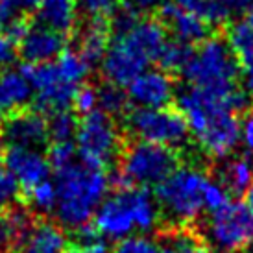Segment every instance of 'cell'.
Wrapping results in <instances>:
<instances>
[{"mask_svg":"<svg viewBox=\"0 0 253 253\" xmlns=\"http://www.w3.org/2000/svg\"><path fill=\"white\" fill-rule=\"evenodd\" d=\"M211 177L198 167H177L161 185L155 187L159 212L170 225H190L205 211L204 192Z\"/></svg>","mask_w":253,"mask_h":253,"instance_id":"5b68a950","label":"cell"},{"mask_svg":"<svg viewBox=\"0 0 253 253\" xmlns=\"http://www.w3.org/2000/svg\"><path fill=\"white\" fill-rule=\"evenodd\" d=\"M222 4L229 9V13L237 11V13L242 15L253 9V0H222Z\"/></svg>","mask_w":253,"mask_h":253,"instance_id":"ab89813d","label":"cell"},{"mask_svg":"<svg viewBox=\"0 0 253 253\" xmlns=\"http://www.w3.org/2000/svg\"><path fill=\"white\" fill-rule=\"evenodd\" d=\"M92 224L96 227L98 235L106 239L119 240V242L127 239L129 233L135 229L133 211L129 205L127 189L117 190L113 196L106 198L94 212Z\"/></svg>","mask_w":253,"mask_h":253,"instance_id":"4fadbf2b","label":"cell"},{"mask_svg":"<svg viewBox=\"0 0 253 253\" xmlns=\"http://www.w3.org/2000/svg\"><path fill=\"white\" fill-rule=\"evenodd\" d=\"M76 144L74 142H52L48 150V161L50 167L56 170H61L76 161Z\"/></svg>","mask_w":253,"mask_h":253,"instance_id":"1f68e13d","label":"cell"},{"mask_svg":"<svg viewBox=\"0 0 253 253\" xmlns=\"http://www.w3.org/2000/svg\"><path fill=\"white\" fill-rule=\"evenodd\" d=\"M67 237L52 222H36L13 253H67Z\"/></svg>","mask_w":253,"mask_h":253,"instance_id":"ac0fdd59","label":"cell"},{"mask_svg":"<svg viewBox=\"0 0 253 253\" xmlns=\"http://www.w3.org/2000/svg\"><path fill=\"white\" fill-rule=\"evenodd\" d=\"M89 65L72 50H65L56 61L42 65H24L21 72L36 94V111L42 117H54L74 106L78 89L82 87Z\"/></svg>","mask_w":253,"mask_h":253,"instance_id":"7a4b0ae2","label":"cell"},{"mask_svg":"<svg viewBox=\"0 0 253 253\" xmlns=\"http://www.w3.org/2000/svg\"><path fill=\"white\" fill-rule=\"evenodd\" d=\"M15 46H17V44H15L6 34L0 32V65H7L13 61L15 54H17V48H15Z\"/></svg>","mask_w":253,"mask_h":253,"instance_id":"74e56055","label":"cell"},{"mask_svg":"<svg viewBox=\"0 0 253 253\" xmlns=\"http://www.w3.org/2000/svg\"><path fill=\"white\" fill-rule=\"evenodd\" d=\"M4 2L15 17H22V19H26V15L36 13L41 6V0H4Z\"/></svg>","mask_w":253,"mask_h":253,"instance_id":"d590c367","label":"cell"},{"mask_svg":"<svg viewBox=\"0 0 253 253\" xmlns=\"http://www.w3.org/2000/svg\"><path fill=\"white\" fill-rule=\"evenodd\" d=\"M78 13L84 15V19H104L111 21L113 15L122 6V0H76Z\"/></svg>","mask_w":253,"mask_h":253,"instance_id":"f546056e","label":"cell"},{"mask_svg":"<svg viewBox=\"0 0 253 253\" xmlns=\"http://www.w3.org/2000/svg\"><path fill=\"white\" fill-rule=\"evenodd\" d=\"M98 106V94H96V87L92 85H82L76 92V98H74V109L80 115H87L96 109Z\"/></svg>","mask_w":253,"mask_h":253,"instance_id":"e575fe53","label":"cell"},{"mask_svg":"<svg viewBox=\"0 0 253 253\" xmlns=\"http://www.w3.org/2000/svg\"><path fill=\"white\" fill-rule=\"evenodd\" d=\"M152 63L150 57L126 36L113 37L106 56L102 59V74L107 84L127 87L135 78L146 71Z\"/></svg>","mask_w":253,"mask_h":253,"instance_id":"9c48e42d","label":"cell"},{"mask_svg":"<svg viewBox=\"0 0 253 253\" xmlns=\"http://www.w3.org/2000/svg\"><path fill=\"white\" fill-rule=\"evenodd\" d=\"M22 198V187L7 170L0 169V214L13 211Z\"/></svg>","mask_w":253,"mask_h":253,"instance_id":"4dcf8cb0","label":"cell"},{"mask_svg":"<svg viewBox=\"0 0 253 253\" xmlns=\"http://www.w3.org/2000/svg\"><path fill=\"white\" fill-rule=\"evenodd\" d=\"M204 204H205V209L209 212L220 211L222 207H225V205L229 204V192L225 190V187L220 181L209 179L204 192Z\"/></svg>","mask_w":253,"mask_h":253,"instance_id":"d6a6232c","label":"cell"},{"mask_svg":"<svg viewBox=\"0 0 253 253\" xmlns=\"http://www.w3.org/2000/svg\"><path fill=\"white\" fill-rule=\"evenodd\" d=\"M179 167L177 150L146 141H127L119 155V167L109 176L115 190L146 189L161 185Z\"/></svg>","mask_w":253,"mask_h":253,"instance_id":"277c9868","label":"cell"},{"mask_svg":"<svg viewBox=\"0 0 253 253\" xmlns=\"http://www.w3.org/2000/svg\"><path fill=\"white\" fill-rule=\"evenodd\" d=\"M15 19H19V17H15L11 13V9L7 7V4L4 0H0V32L2 34H6V30L13 24Z\"/></svg>","mask_w":253,"mask_h":253,"instance_id":"f35d334b","label":"cell"},{"mask_svg":"<svg viewBox=\"0 0 253 253\" xmlns=\"http://www.w3.org/2000/svg\"><path fill=\"white\" fill-rule=\"evenodd\" d=\"M122 148L124 142L111 115L94 109L78 120L76 150L82 163L106 170L109 163L119 159Z\"/></svg>","mask_w":253,"mask_h":253,"instance_id":"8992f818","label":"cell"},{"mask_svg":"<svg viewBox=\"0 0 253 253\" xmlns=\"http://www.w3.org/2000/svg\"><path fill=\"white\" fill-rule=\"evenodd\" d=\"M26 202L32 211L39 214H50L56 211L57 205V190L52 181H42L37 187L26 190Z\"/></svg>","mask_w":253,"mask_h":253,"instance_id":"83f0119b","label":"cell"},{"mask_svg":"<svg viewBox=\"0 0 253 253\" xmlns=\"http://www.w3.org/2000/svg\"><path fill=\"white\" fill-rule=\"evenodd\" d=\"M225 41L244 71L253 67V9L242 13L227 26Z\"/></svg>","mask_w":253,"mask_h":253,"instance_id":"7402d4cb","label":"cell"},{"mask_svg":"<svg viewBox=\"0 0 253 253\" xmlns=\"http://www.w3.org/2000/svg\"><path fill=\"white\" fill-rule=\"evenodd\" d=\"M4 157H6V152H4V141H2V137H0V165L4 163Z\"/></svg>","mask_w":253,"mask_h":253,"instance_id":"f6af8a7d","label":"cell"},{"mask_svg":"<svg viewBox=\"0 0 253 253\" xmlns=\"http://www.w3.org/2000/svg\"><path fill=\"white\" fill-rule=\"evenodd\" d=\"M78 119L69 111L57 113L48 120V135L52 142H72L76 137Z\"/></svg>","mask_w":253,"mask_h":253,"instance_id":"f1b7e54d","label":"cell"},{"mask_svg":"<svg viewBox=\"0 0 253 253\" xmlns=\"http://www.w3.org/2000/svg\"><path fill=\"white\" fill-rule=\"evenodd\" d=\"M127 98L129 104L141 109H161L169 107V104L176 96V87L172 74L154 69L144 71L127 85Z\"/></svg>","mask_w":253,"mask_h":253,"instance_id":"8fae6325","label":"cell"},{"mask_svg":"<svg viewBox=\"0 0 253 253\" xmlns=\"http://www.w3.org/2000/svg\"><path fill=\"white\" fill-rule=\"evenodd\" d=\"M240 141L244 142L248 152H253V111L250 109L240 119Z\"/></svg>","mask_w":253,"mask_h":253,"instance_id":"8d00e7d4","label":"cell"},{"mask_svg":"<svg viewBox=\"0 0 253 253\" xmlns=\"http://www.w3.org/2000/svg\"><path fill=\"white\" fill-rule=\"evenodd\" d=\"M192 52H194V48L189 44L176 41V39H172V41L169 39L163 52L159 54L157 63L161 67V71L169 72V74H177V72L181 74L187 63L190 61V57H192Z\"/></svg>","mask_w":253,"mask_h":253,"instance_id":"484cf974","label":"cell"},{"mask_svg":"<svg viewBox=\"0 0 253 253\" xmlns=\"http://www.w3.org/2000/svg\"><path fill=\"white\" fill-rule=\"evenodd\" d=\"M54 185L57 190V205L54 211L57 224L76 231L91 222L96 209L106 200L109 176L106 170L74 161L57 170Z\"/></svg>","mask_w":253,"mask_h":253,"instance_id":"6da1fadb","label":"cell"},{"mask_svg":"<svg viewBox=\"0 0 253 253\" xmlns=\"http://www.w3.org/2000/svg\"><path fill=\"white\" fill-rule=\"evenodd\" d=\"M155 19L167 28V32L174 36L176 41H181L189 46H200L202 42L212 37V28L209 22L190 11H185L172 0L163 2L157 7Z\"/></svg>","mask_w":253,"mask_h":253,"instance_id":"7c38bea8","label":"cell"},{"mask_svg":"<svg viewBox=\"0 0 253 253\" xmlns=\"http://www.w3.org/2000/svg\"><path fill=\"white\" fill-rule=\"evenodd\" d=\"M0 137L9 148L39 150L48 142V120L37 111H19L0 122Z\"/></svg>","mask_w":253,"mask_h":253,"instance_id":"30bf717a","label":"cell"},{"mask_svg":"<svg viewBox=\"0 0 253 253\" xmlns=\"http://www.w3.org/2000/svg\"><path fill=\"white\" fill-rule=\"evenodd\" d=\"M34 96V89L21 71L0 72V122L15 113L24 111Z\"/></svg>","mask_w":253,"mask_h":253,"instance_id":"e0dca14e","label":"cell"},{"mask_svg":"<svg viewBox=\"0 0 253 253\" xmlns=\"http://www.w3.org/2000/svg\"><path fill=\"white\" fill-rule=\"evenodd\" d=\"M244 87H246L248 94L253 96V67H250V69L244 71Z\"/></svg>","mask_w":253,"mask_h":253,"instance_id":"b9f144b4","label":"cell"},{"mask_svg":"<svg viewBox=\"0 0 253 253\" xmlns=\"http://www.w3.org/2000/svg\"><path fill=\"white\" fill-rule=\"evenodd\" d=\"M34 224L36 222H32V216L21 209L0 214V253L15 250Z\"/></svg>","mask_w":253,"mask_h":253,"instance_id":"603a6c76","label":"cell"},{"mask_svg":"<svg viewBox=\"0 0 253 253\" xmlns=\"http://www.w3.org/2000/svg\"><path fill=\"white\" fill-rule=\"evenodd\" d=\"M67 253H109V250L102 242H94V244H76Z\"/></svg>","mask_w":253,"mask_h":253,"instance_id":"60d3db41","label":"cell"},{"mask_svg":"<svg viewBox=\"0 0 253 253\" xmlns=\"http://www.w3.org/2000/svg\"><path fill=\"white\" fill-rule=\"evenodd\" d=\"M111 21H104V19H87L85 21L84 19L76 34L78 54L89 67L100 63L111 44Z\"/></svg>","mask_w":253,"mask_h":253,"instance_id":"2e32d148","label":"cell"},{"mask_svg":"<svg viewBox=\"0 0 253 253\" xmlns=\"http://www.w3.org/2000/svg\"><path fill=\"white\" fill-rule=\"evenodd\" d=\"M6 170L19 181L24 192L37 187L39 183L48 181L50 167L48 157L41 150L32 148H9L4 157Z\"/></svg>","mask_w":253,"mask_h":253,"instance_id":"5bb4252c","label":"cell"},{"mask_svg":"<svg viewBox=\"0 0 253 253\" xmlns=\"http://www.w3.org/2000/svg\"><path fill=\"white\" fill-rule=\"evenodd\" d=\"M181 76L189 87L218 100H231L242 91L240 63L224 37L212 36L194 48Z\"/></svg>","mask_w":253,"mask_h":253,"instance_id":"3957f363","label":"cell"},{"mask_svg":"<svg viewBox=\"0 0 253 253\" xmlns=\"http://www.w3.org/2000/svg\"><path fill=\"white\" fill-rule=\"evenodd\" d=\"M161 253H209V244L190 225H169L157 237Z\"/></svg>","mask_w":253,"mask_h":253,"instance_id":"d6986e66","label":"cell"},{"mask_svg":"<svg viewBox=\"0 0 253 253\" xmlns=\"http://www.w3.org/2000/svg\"><path fill=\"white\" fill-rule=\"evenodd\" d=\"M115 253H161L159 248L154 240L146 239V237H127V239L120 240Z\"/></svg>","mask_w":253,"mask_h":253,"instance_id":"836d02e7","label":"cell"},{"mask_svg":"<svg viewBox=\"0 0 253 253\" xmlns=\"http://www.w3.org/2000/svg\"><path fill=\"white\" fill-rule=\"evenodd\" d=\"M96 94H98V106L100 109L107 115L115 117H122L127 115V107H129V98L127 92L122 87H117L113 84H100L96 87Z\"/></svg>","mask_w":253,"mask_h":253,"instance_id":"4316f807","label":"cell"},{"mask_svg":"<svg viewBox=\"0 0 253 253\" xmlns=\"http://www.w3.org/2000/svg\"><path fill=\"white\" fill-rule=\"evenodd\" d=\"M39 22L61 36H69L78 24L76 0H41L37 9Z\"/></svg>","mask_w":253,"mask_h":253,"instance_id":"ffe728a7","label":"cell"},{"mask_svg":"<svg viewBox=\"0 0 253 253\" xmlns=\"http://www.w3.org/2000/svg\"><path fill=\"white\" fill-rule=\"evenodd\" d=\"M65 46H67V37L39 24V26H30L17 44V50L26 65H42L56 61L67 50Z\"/></svg>","mask_w":253,"mask_h":253,"instance_id":"9a60e30c","label":"cell"},{"mask_svg":"<svg viewBox=\"0 0 253 253\" xmlns=\"http://www.w3.org/2000/svg\"><path fill=\"white\" fill-rule=\"evenodd\" d=\"M131 4H133L135 7H139V9H142V7H154V6H161L163 0H129Z\"/></svg>","mask_w":253,"mask_h":253,"instance_id":"7bdbcfd3","label":"cell"},{"mask_svg":"<svg viewBox=\"0 0 253 253\" xmlns=\"http://www.w3.org/2000/svg\"><path fill=\"white\" fill-rule=\"evenodd\" d=\"M205 240L222 253H235L253 246V211L246 202H229L211 212L205 225Z\"/></svg>","mask_w":253,"mask_h":253,"instance_id":"ba28073f","label":"cell"},{"mask_svg":"<svg viewBox=\"0 0 253 253\" xmlns=\"http://www.w3.org/2000/svg\"><path fill=\"white\" fill-rule=\"evenodd\" d=\"M218 181L224 185L229 196L246 194L253 187V152L244 150L240 155L225 161L220 169Z\"/></svg>","mask_w":253,"mask_h":253,"instance_id":"44dd1931","label":"cell"},{"mask_svg":"<svg viewBox=\"0 0 253 253\" xmlns=\"http://www.w3.org/2000/svg\"><path fill=\"white\" fill-rule=\"evenodd\" d=\"M246 205L253 211V187L246 192Z\"/></svg>","mask_w":253,"mask_h":253,"instance_id":"ee69618b","label":"cell"},{"mask_svg":"<svg viewBox=\"0 0 253 253\" xmlns=\"http://www.w3.org/2000/svg\"><path fill=\"white\" fill-rule=\"evenodd\" d=\"M126 129L135 139L172 150L185 148L190 139V129L185 117L177 107H161V109H141L127 111L124 117Z\"/></svg>","mask_w":253,"mask_h":253,"instance_id":"52a82bcc","label":"cell"},{"mask_svg":"<svg viewBox=\"0 0 253 253\" xmlns=\"http://www.w3.org/2000/svg\"><path fill=\"white\" fill-rule=\"evenodd\" d=\"M129 205L133 211L135 229L139 231H152L159 222V207L155 198L148 192V189H127Z\"/></svg>","mask_w":253,"mask_h":253,"instance_id":"cb8c5ba5","label":"cell"},{"mask_svg":"<svg viewBox=\"0 0 253 253\" xmlns=\"http://www.w3.org/2000/svg\"><path fill=\"white\" fill-rule=\"evenodd\" d=\"M248 253H253V248H252V250H250V252H248Z\"/></svg>","mask_w":253,"mask_h":253,"instance_id":"bcb514c9","label":"cell"},{"mask_svg":"<svg viewBox=\"0 0 253 253\" xmlns=\"http://www.w3.org/2000/svg\"><path fill=\"white\" fill-rule=\"evenodd\" d=\"M172 2L183 7L185 11H190V13L202 17L211 26L224 24L231 17L229 9L222 4V0H172Z\"/></svg>","mask_w":253,"mask_h":253,"instance_id":"d4e9b609","label":"cell"}]
</instances>
